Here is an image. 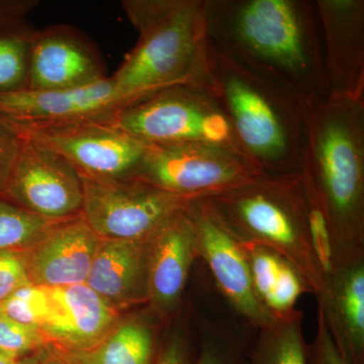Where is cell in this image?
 <instances>
[{"label":"cell","mask_w":364,"mask_h":364,"mask_svg":"<svg viewBox=\"0 0 364 364\" xmlns=\"http://www.w3.org/2000/svg\"><path fill=\"white\" fill-rule=\"evenodd\" d=\"M208 42L298 93L330 97L315 0H203Z\"/></svg>","instance_id":"1"},{"label":"cell","mask_w":364,"mask_h":364,"mask_svg":"<svg viewBox=\"0 0 364 364\" xmlns=\"http://www.w3.org/2000/svg\"><path fill=\"white\" fill-rule=\"evenodd\" d=\"M301 173L327 220L331 269L364 261V97L309 100Z\"/></svg>","instance_id":"2"},{"label":"cell","mask_w":364,"mask_h":364,"mask_svg":"<svg viewBox=\"0 0 364 364\" xmlns=\"http://www.w3.org/2000/svg\"><path fill=\"white\" fill-rule=\"evenodd\" d=\"M210 75L244 159L263 176L301 172L309 100L210 44Z\"/></svg>","instance_id":"3"},{"label":"cell","mask_w":364,"mask_h":364,"mask_svg":"<svg viewBox=\"0 0 364 364\" xmlns=\"http://www.w3.org/2000/svg\"><path fill=\"white\" fill-rule=\"evenodd\" d=\"M122 6L139 33L111 76L122 97L132 105L174 86L210 88L203 0H124Z\"/></svg>","instance_id":"4"},{"label":"cell","mask_w":364,"mask_h":364,"mask_svg":"<svg viewBox=\"0 0 364 364\" xmlns=\"http://www.w3.org/2000/svg\"><path fill=\"white\" fill-rule=\"evenodd\" d=\"M205 200L237 241L279 253L298 270L317 298L326 274L311 238L308 196L301 172L260 174L240 188Z\"/></svg>","instance_id":"5"},{"label":"cell","mask_w":364,"mask_h":364,"mask_svg":"<svg viewBox=\"0 0 364 364\" xmlns=\"http://www.w3.org/2000/svg\"><path fill=\"white\" fill-rule=\"evenodd\" d=\"M111 122L146 144H200L243 157L219 100L205 86L178 85L159 91L119 109Z\"/></svg>","instance_id":"6"},{"label":"cell","mask_w":364,"mask_h":364,"mask_svg":"<svg viewBox=\"0 0 364 364\" xmlns=\"http://www.w3.org/2000/svg\"><path fill=\"white\" fill-rule=\"evenodd\" d=\"M111 117L33 126L2 119L21 138L52 151L65 160L81 177H133L147 144L117 128L112 123Z\"/></svg>","instance_id":"7"},{"label":"cell","mask_w":364,"mask_h":364,"mask_svg":"<svg viewBox=\"0 0 364 364\" xmlns=\"http://www.w3.org/2000/svg\"><path fill=\"white\" fill-rule=\"evenodd\" d=\"M81 179V217L102 240H145L196 200L172 195L135 177Z\"/></svg>","instance_id":"8"},{"label":"cell","mask_w":364,"mask_h":364,"mask_svg":"<svg viewBox=\"0 0 364 364\" xmlns=\"http://www.w3.org/2000/svg\"><path fill=\"white\" fill-rule=\"evenodd\" d=\"M257 170L238 153L200 144H147L133 177L184 198H210L252 181Z\"/></svg>","instance_id":"9"},{"label":"cell","mask_w":364,"mask_h":364,"mask_svg":"<svg viewBox=\"0 0 364 364\" xmlns=\"http://www.w3.org/2000/svg\"><path fill=\"white\" fill-rule=\"evenodd\" d=\"M21 139L20 156L1 198L48 221L80 217L83 186L78 172L52 151Z\"/></svg>","instance_id":"10"},{"label":"cell","mask_w":364,"mask_h":364,"mask_svg":"<svg viewBox=\"0 0 364 364\" xmlns=\"http://www.w3.org/2000/svg\"><path fill=\"white\" fill-rule=\"evenodd\" d=\"M198 258H202L217 287L237 314L254 327H267L277 317L261 303L254 289L241 244L218 220L205 198L193 203Z\"/></svg>","instance_id":"11"},{"label":"cell","mask_w":364,"mask_h":364,"mask_svg":"<svg viewBox=\"0 0 364 364\" xmlns=\"http://www.w3.org/2000/svg\"><path fill=\"white\" fill-rule=\"evenodd\" d=\"M102 54L82 33L58 25L36 30L28 90H70L107 77Z\"/></svg>","instance_id":"12"},{"label":"cell","mask_w":364,"mask_h":364,"mask_svg":"<svg viewBox=\"0 0 364 364\" xmlns=\"http://www.w3.org/2000/svg\"><path fill=\"white\" fill-rule=\"evenodd\" d=\"M330 97H364L363 0H315Z\"/></svg>","instance_id":"13"},{"label":"cell","mask_w":364,"mask_h":364,"mask_svg":"<svg viewBox=\"0 0 364 364\" xmlns=\"http://www.w3.org/2000/svg\"><path fill=\"white\" fill-rule=\"evenodd\" d=\"M193 203L149 238L147 305L164 321L181 308L189 272L198 258Z\"/></svg>","instance_id":"14"},{"label":"cell","mask_w":364,"mask_h":364,"mask_svg":"<svg viewBox=\"0 0 364 364\" xmlns=\"http://www.w3.org/2000/svg\"><path fill=\"white\" fill-rule=\"evenodd\" d=\"M130 102L111 77L70 90H32L0 95V117L18 124H49L111 117Z\"/></svg>","instance_id":"15"},{"label":"cell","mask_w":364,"mask_h":364,"mask_svg":"<svg viewBox=\"0 0 364 364\" xmlns=\"http://www.w3.org/2000/svg\"><path fill=\"white\" fill-rule=\"evenodd\" d=\"M49 310L40 331L60 351H85L114 329L121 315L86 284L48 287Z\"/></svg>","instance_id":"16"},{"label":"cell","mask_w":364,"mask_h":364,"mask_svg":"<svg viewBox=\"0 0 364 364\" xmlns=\"http://www.w3.org/2000/svg\"><path fill=\"white\" fill-rule=\"evenodd\" d=\"M100 241L81 215L57 223L21 252L31 282L46 287L85 284Z\"/></svg>","instance_id":"17"},{"label":"cell","mask_w":364,"mask_h":364,"mask_svg":"<svg viewBox=\"0 0 364 364\" xmlns=\"http://www.w3.org/2000/svg\"><path fill=\"white\" fill-rule=\"evenodd\" d=\"M149 238L102 240L85 284L117 312L148 304Z\"/></svg>","instance_id":"18"},{"label":"cell","mask_w":364,"mask_h":364,"mask_svg":"<svg viewBox=\"0 0 364 364\" xmlns=\"http://www.w3.org/2000/svg\"><path fill=\"white\" fill-rule=\"evenodd\" d=\"M317 299L341 355L364 364V261L330 270Z\"/></svg>","instance_id":"19"},{"label":"cell","mask_w":364,"mask_h":364,"mask_svg":"<svg viewBox=\"0 0 364 364\" xmlns=\"http://www.w3.org/2000/svg\"><path fill=\"white\" fill-rule=\"evenodd\" d=\"M159 321L164 320L150 310V314L121 318L100 344L88 350L53 349L68 364H152L160 341Z\"/></svg>","instance_id":"20"},{"label":"cell","mask_w":364,"mask_h":364,"mask_svg":"<svg viewBox=\"0 0 364 364\" xmlns=\"http://www.w3.org/2000/svg\"><path fill=\"white\" fill-rule=\"evenodd\" d=\"M301 310L277 318L260 328L252 348L246 354L249 364H306V344Z\"/></svg>","instance_id":"21"},{"label":"cell","mask_w":364,"mask_h":364,"mask_svg":"<svg viewBox=\"0 0 364 364\" xmlns=\"http://www.w3.org/2000/svg\"><path fill=\"white\" fill-rule=\"evenodd\" d=\"M35 32L25 20L0 25V95L28 90Z\"/></svg>","instance_id":"22"},{"label":"cell","mask_w":364,"mask_h":364,"mask_svg":"<svg viewBox=\"0 0 364 364\" xmlns=\"http://www.w3.org/2000/svg\"><path fill=\"white\" fill-rule=\"evenodd\" d=\"M0 198V251L30 248L55 224Z\"/></svg>","instance_id":"23"},{"label":"cell","mask_w":364,"mask_h":364,"mask_svg":"<svg viewBox=\"0 0 364 364\" xmlns=\"http://www.w3.org/2000/svg\"><path fill=\"white\" fill-rule=\"evenodd\" d=\"M240 244L247 259L254 289L261 303L265 306L287 261L279 253L265 246L249 243Z\"/></svg>","instance_id":"24"},{"label":"cell","mask_w":364,"mask_h":364,"mask_svg":"<svg viewBox=\"0 0 364 364\" xmlns=\"http://www.w3.org/2000/svg\"><path fill=\"white\" fill-rule=\"evenodd\" d=\"M0 310L21 324L40 330L49 310L48 287L33 284L21 287L0 304Z\"/></svg>","instance_id":"25"},{"label":"cell","mask_w":364,"mask_h":364,"mask_svg":"<svg viewBox=\"0 0 364 364\" xmlns=\"http://www.w3.org/2000/svg\"><path fill=\"white\" fill-rule=\"evenodd\" d=\"M47 344L40 330L21 324L0 310V350L20 359L37 353Z\"/></svg>","instance_id":"26"},{"label":"cell","mask_w":364,"mask_h":364,"mask_svg":"<svg viewBox=\"0 0 364 364\" xmlns=\"http://www.w3.org/2000/svg\"><path fill=\"white\" fill-rule=\"evenodd\" d=\"M169 329L160 339L152 364H196L198 348H195L191 332L181 324Z\"/></svg>","instance_id":"27"},{"label":"cell","mask_w":364,"mask_h":364,"mask_svg":"<svg viewBox=\"0 0 364 364\" xmlns=\"http://www.w3.org/2000/svg\"><path fill=\"white\" fill-rule=\"evenodd\" d=\"M247 349L241 342L228 338L222 333L205 332L198 345L196 364H242Z\"/></svg>","instance_id":"28"},{"label":"cell","mask_w":364,"mask_h":364,"mask_svg":"<svg viewBox=\"0 0 364 364\" xmlns=\"http://www.w3.org/2000/svg\"><path fill=\"white\" fill-rule=\"evenodd\" d=\"M31 284L23 253L0 251V304L21 287Z\"/></svg>","instance_id":"29"},{"label":"cell","mask_w":364,"mask_h":364,"mask_svg":"<svg viewBox=\"0 0 364 364\" xmlns=\"http://www.w3.org/2000/svg\"><path fill=\"white\" fill-rule=\"evenodd\" d=\"M306 364H349L333 341L324 316L318 309L317 332L312 343L306 345Z\"/></svg>","instance_id":"30"},{"label":"cell","mask_w":364,"mask_h":364,"mask_svg":"<svg viewBox=\"0 0 364 364\" xmlns=\"http://www.w3.org/2000/svg\"><path fill=\"white\" fill-rule=\"evenodd\" d=\"M23 139L0 117V198L18 161Z\"/></svg>","instance_id":"31"},{"label":"cell","mask_w":364,"mask_h":364,"mask_svg":"<svg viewBox=\"0 0 364 364\" xmlns=\"http://www.w3.org/2000/svg\"><path fill=\"white\" fill-rule=\"evenodd\" d=\"M39 4L37 0H0V25L25 20Z\"/></svg>","instance_id":"32"},{"label":"cell","mask_w":364,"mask_h":364,"mask_svg":"<svg viewBox=\"0 0 364 364\" xmlns=\"http://www.w3.org/2000/svg\"><path fill=\"white\" fill-rule=\"evenodd\" d=\"M38 358H39L40 364H68L60 358L49 344L46 345L38 352Z\"/></svg>","instance_id":"33"},{"label":"cell","mask_w":364,"mask_h":364,"mask_svg":"<svg viewBox=\"0 0 364 364\" xmlns=\"http://www.w3.org/2000/svg\"><path fill=\"white\" fill-rule=\"evenodd\" d=\"M21 359L13 358V356L0 350V364H20Z\"/></svg>","instance_id":"34"},{"label":"cell","mask_w":364,"mask_h":364,"mask_svg":"<svg viewBox=\"0 0 364 364\" xmlns=\"http://www.w3.org/2000/svg\"><path fill=\"white\" fill-rule=\"evenodd\" d=\"M20 364H40L38 352L36 354H32V355L21 358Z\"/></svg>","instance_id":"35"},{"label":"cell","mask_w":364,"mask_h":364,"mask_svg":"<svg viewBox=\"0 0 364 364\" xmlns=\"http://www.w3.org/2000/svg\"><path fill=\"white\" fill-rule=\"evenodd\" d=\"M242 364H249L247 358L244 359L243 363Z\"/></svg>","instance_id":"36"}]
</instances>
